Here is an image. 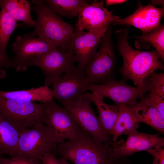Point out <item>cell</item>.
I'll return each instance as SVG.
<instances>
[{
  "instance_id": "1",
  "label": "cell",
  "mask_w": 164,
  "mask_h": 164,
  "mask_svg": "<svg viewBox=\"0 0 164 164\" xmlns=\"http://www.w3.org/2000/svg\"><path fill=\"white\" fill-rule=\"evenodd\" d=\"M110 141L98 143L82 129L73 138L59 143L52 153L74 164H131L127 157L110 155Z\"/></svg>"
},
{
  "instance_id": "16",
  "label": "cell",
  "mask_w": 164,
  "mask_h": 164,
  "mask_svg": "<svg viewBox=\"0 0 164 164\" xmlns=\"http://www.w3.org/2000/svg\"><path fill=\"white\" fill-rule=\"evenodd\" d=\"M164 7L158 8L149 4L139 7L129 16L118 20L115 24L132 26L140 29L142 34L149 33L159 27L164 15Z\"/></svg>"
},
{
  "instance_id": "21",
  "label": "cell",
  "mask_w": 164,
  "mask_h": 164,
  "mask_svg": "<svg viewBox=\"0 0 164 164\" xmlns=\"http://www.w3.org/2000/svg\"><path fill=\"white\" fill-rule=\"evenodd\" d=\"M139 122L126 105H120L118 115L112 132V141H117L121 135H128L137 130Z\"/></svg>"
},
{
  "instance_id": "37",
  "label": "cell",
  "mask_w": 164,
  "mask_h": 164,
  "mask_svg": "<svg viewBox=\"0 0 164 164\" xmlns=\"http://www.w3.org/2000/svg\"><path fill=\"white\" fill-rule=\"evenodd\" d=\"M1 1V0H0V2Z\"/></svg>"
},
{
  "instance_id": "20",
  "label": "cell",
  "mask_w": 164,
  "mask_h": 164,
  "mask_svg": "<svg viewBox=\"0 0 164 164\" xmlns=\"http://www.w3.org/2000/svg\"><path fill=\"white\" fill-rule=\"evenodd\" d=\"M0 7L4 9L15 19L21 21L30 27H34L36 21L32 18V10L29 2L26 0H2L0 2Z\"/></svg>"
},
{
  "instance_id": "17",
  "label": "cell",
  "mask_w": 164,
  "mask_h": 164,
  "mask_svg": "<svg viewBox=\"0 0 164 164\" xmlns=\"http://www.w3.org/2000/svg\"><path fill=\"white\" fill-rule=\"evenodd\" d=\"M127 106L139 123L146 124L164 134V118L145 96L140 101Z\"/></svg>"
},
{
  "instance_id": "29",
  "label": "cell",
  "mask_w": 164,
  "mask_h": 164,
  "mask_svg": "<svg viewBox=\"0 0 164 164\" xmlns=\"http://www.w3.org/2000/svg\"><path fill=\"white\" fill-rule=\"evenodd\" d=\"M13 67L11 60L7 55L0 53V79L5 77L7 74L6 70Z\"/></svg>"
},
{
  "instance_id": "25",
  "label": "cell",
  "mask_w": 164,
  "mask_h": 164,
  "mask_svg": "<svg viewBox=\"0 0 164 164\" xmlns=\"http://www.w3.org/2000/svg\"><path fill=\"white\" fill-rule=\"evenodd\" d=\"M24 24L18 23L3 8L0 11V53L6 55V49L9 38L15 29Z\"/></svg>"
},
{
  "instance_id": "14",
  "label": "cell",
  "mask_w": 164,
  "mask_h": 164,
  "mask_svg": "<svg viewBox=\"0 0 164 164\" xmlns=\"http://www.w3.org/2000/svg\"><path fill=\"white\" fill-rule=\"evenodd\" d=\"M91 101L85 94L77 102L65 108L77 122L97 142L99 143L111 141L112 136L106 134L101 128L97 117L91 107Z\"/></svg>"
},
{
  "instance_id": "13",
  "label": "cell",
  "mask_w": 164,
  "mask_h": 164,
  "mask_svg": "<svg viewBox=\"0 0 164 164\" xmlns=\"http://www.w3.org/2000/svg\"><path fill=\"white\" fill-rule=\"evenodd\" d=\"M127 136L126 141H110V153L112 157L115 158L127 157L138 152L146 151L157 146L164 147V138L160 136L159 133L149 134L136 130Z\"/></svg>"
},
{
  "instance_id": "9",
  "label": "cell",
  "mask_w": 164,
  "mask_h": 164,
  "mask_svg": "<svg viewBox=\"0 0 164 164\" xmlns=\"http://www.w3.org/2000/svg\"><path fill=\"white\" fill-rule=\"evenodd\" d=\"M77 61L73 53L70 50L64 51L57 47L32 61L29 67L39 68L45 77V86L48 87L63 73L73 68Z\"/></svg>"
},
{
  "instance_id": "7",
  "label": "cell",
  "mask_w": 164,
  "mask_h": 164,
  "mask_svg": "<svg viewBox=\"0 0 164 164\" xmlns=\"http://www.w3.org/2000/svg\"><path fill=\"white\" fill-rule=\"evenodd\" d=\"M56 47L51 41L35 38L29 33L18 36L12 45V52L14 54L11 60L13 67L18 71H25L32 61Z\"/></svg>"
},
{
  "instance_id": "18",
  "label": "cell",
  "mask_w": 164,
  "mask_h": 164,
  "mask_svg": "<svg viewBox=\"0 0 164 164\" xmlns=\"http://www.w3.org/2000/svg\"><path fill=\"white\" fill-rule=\"evenodd\" d=\"M85 95L97 107L99 114L97 119L102 130L106 134L111 136L113 128L118 115L120 106L105 103L104 101V97L95 92L90 93L86 92Z\"/></svg>"
},
{
  "instance_id": "33",
  "label": "cell",
  "mask_w": 164,
  "mask_h": 164,
  "mask_svg": "<svg viewBox=\"0 0 164 164\" xmlns=\"http://www.w3.org/2000/svg\"><path fill=\"white\" fill-rule=\"evenodd\" d=\"M57 160L60 164H70L68 162L66 159L63 157H60L57 159Z\"/></svg>"
},
{
  "instance_id": "6",
  "label": "cell",
  "mask_w": 164,
  "mask_h": 164,
  "mask_svg": "<svg viewBox=\"0 0 164 164\" xmlns=\"http://www.w3.org/2000/svg\"><path fill=\"white\" fill-rule=\"evenodd\" d=\"M98 50L86 65L84 74L91 84L97 85L114 80L115 55L109 28L100 39Z\"/></svg>"
},
{
  "instance_id": "23",
  "label": "cell",
  "mask_w": 164,
  "mask_h": 164,
  "mask_svg": "<svg viewBox=\"0 0 164 164\" xmlns=\"http://www.w3.org/2000/svg\"><path fill=\"white\" fill-rule=\"evenodd\" d=\"M44 3L55 14L73 18L77 16L81 9L89 3L84 0H44Z\"/></svg>"
},
{
  "instance_id": "34",
  "label": "cell",
  "mask_w": 164,
  "mask_h": 164,
  "mask_svg": "<svg viewBox=\"0 0 164 164\" xmlns=\"http://www.w3.org/2000/svg\"><path fill=\"white\" fill-rule=\"evenodd\" d=\"M153 5H161L162 6L164 5V1H156V0H152L151 1Z\"/></svg>"
},
{
  "instance_id": "11",
  "label": "cell",
  "mask_w": 164,
  "mask_h": 164,
  "mask_svg": "<svg viewBox=\"0 0 164 164\" xmlns=\"http://www.w3.org/2000/svg\"><path fill=\"white\" fill-rule=\"evenodd\" d=\"M104 4L103 1L94 0L84 6L77 15L76 29H86L91 32H105L111 24H115L121 18L113 15L104 7Z\"/></svg>"
},
{
  "instance_id": "32",
  "label": "cell",
  "mask_w": 164,
  "mask_h": 164,
  "mask_svg": "<svg viewBox=\"0 0 164 164\" xmlns=\"http://www.w3.org/2000/svg\"><path fill=\"white\" fill-rule=\"evenodd\" d=\"M125 0H106V6L116 5L117 4H121L126 2Z\"/></svg>"
},
{
  "instance_id": "24",
  "label": "cell",
  "mask_w": 164,
  "mask_h": 164,
  "mask_svg": "<svg viewBox=\"0 0 164 164\" xmlns=\"http://www.w3.org/2000/svg\"><path fill=\"white\" fill-rule=\"evenodd\" d=\"M136 46L138 49L145 47L146 43L151 44L159 53L161 60H164V26L160 25L149 33L136 36ZM144 47L143 48H144Z\"/></svg>"
},
{
  "instance_id": "8",
  "label": "cell",
  "mask_w": 164,
  "mask_h": 164,
  "mask_svg": "<svg viewBox=\"0 0 164 164\" xmlns=\"http://www.w3.org/2000/svg\"><path fill=\"white\" fill-rule=\"evenodd\" d=\"M90 83L84 74L75 67L64 73L52 84L54 98L63 105H72L80 100Z\"/></svg>"
},
{
  "instance_id": "35",
  "label": "cell",
  "mask_w": 164,
  "mask_h": 164,
  "mask_svg": "<svg viewBox=\"0 0 164 164\" xmlns=\"http://www.w3.org/2000/svg\"><path fill=\"white\" fill-rule=\"evenodd\" d=\"M3 154L1 151H0V158L3 156Z\"/></svg>"
},
{
  "instance_id": "12",
  "label": "cell",
  "mask_w": 164,
  "mask_h": 164,
  "mask_svg": "<svg viewBox=\"0 0 164 164\" xmlns=\"http://www.w3.org/2000/svg\"><path fill=\"white\" fill-rule=\"evenodd\" d=\"M45 103L46 124L59 143L74 138L82 129L71 114L53 100Z\"/></svg>"
},
{
  "instance_id": "28",
  "label": "cell",
  "mask_w": 164,
  "mask_h": 164,
  "mask_svg": "<svg viewBox=\"0 0 164 164\" xmlns=\"http://www.w3.org/2000/svg\"><path fill=\"white\" fill-rule=\"evenodd\" d=\"M0 164H43L39 160H34L26 158L16 157L8 159L3 156L0 158Z\"/></svg>"
},
{
  "instance_id": "26",
  "label": "cell",
  "mask_w": 164,
  "mask_h": 164,
  "mask_svg": "<svg viewBox=\"0 0 164 164\" xmlns=\"http://www.w3.org/2000/svg\"><path fill=\"white\" fill-rule=\"evenodd\" d=\"M148 79L151 85V88L158 95L164 98V73L155 72L151 73Z\"/></svg>"
},
{
  "instance_id": "30",
  "label": "cell",
  "mask_w": 164,
  "mask_h": 164,
  "mask_svg": "<svg viewBox=\"0 0 164 164\" xmlns=\"http://www.w3.org/2000/svg\"><path fill=\"white\" fill-rule=\"evenodd\" d=\"M146 152L152 156L157 164H164V147L157 146Z\"/></svg>"
},
{
  "instance_id": "5",
  "label": "cell",
  "mask_w": 164,
  "mask_h": 164,
  "mask_svg": "<svg viewBox=\"0 0 164 164\" xmlns=\"http://www.w3.org/2000/svg\"><path fill=\"white\" fill-rule=\"evenodd\" d=\"M0 116L19 132L35 125L47 121L45 103L0 99Z\"/></svg>"
},
{
  "instance_id": "15",
  "label": "cell",
  "mask_w": 164,
  "mask_h": 164,
  "mask_svg": "<svg viewBox=\"0 0 164 164\" xmlns=\"http://www.w3.org/2000/svg\"><path fill=\"white\" fill-rule=\"evenodd\" d=\"M105 32H85L76 28L69 39L67 50L71 51L78 62V70L84 74L88 61L97 53L101 37Z\"/></svg>"
},
{
  "instance_id": "2",
  "label": "cell",
  "mask_w": 164,
  "mask_h": 164,
  "mask_svg": "<svg viewBox=\"0 0 164 164\" xmlns=\"http://www.w3.org/2000/svg\"><path fill=\"white\" fill-rule=\"evenodd\" d=\"M129 26L115 32L117 48L123 61L120 72L122 81L130 80L135 86L139 87L146 82L151 73L156 70L163 71L164 67L156 50L144 51L135 50L130 46L128 41Z\"/></svg>"
},
{
  "instance_id": "4",
  "label": "cell",
  "mask_w": 164,
  "mask_h": 164,
  "mask_svg": "<svg viewBox=\"0 0 164 164\" xmlns=\"http://www.w3.org/2000/svg\"><path fill=\"white\" fill-rule=\"evenodd\" d=\"M59 143L46 124H37L19 132L14 157H24L38 160L45 154L52 153Z\"/></svg>"
},
{
  "instance_id": "36",
  "label": "cell",
  "mask_w": 164,
  "mask_h": 164,
  "mask_svg": "<svg viewBox=\"0 0 164 164\" xmlns=\"http://www.w3.org/2000/svg\"><path fill=\"white\" fill-rule=\"evenodd\" d=\"M152 164H157L156 162H155L154 161H153Z\"/></svg>"
},
{
  "instance_id": "10",
  "label": "cell",
  "mask_w": 164,
  "mask_h": 164,
  "mask_svg": "<svg viewBox=\"0 0 164 164\" xmlns=\"http://www.w3.org/2000/svg\"><path fill=\"white\" fill-rule=\"evenodd\" d=\"M151 88L148 80L143 86L133 87L127 85L125 82L113 80L100 84H90L88 90L95 92L104 97H108L118 105H133L137 101L138 98H141Z\"/></svg>"
},
{
  "instance_id": "3",
  "label": "cell",
  "mask_w": 164,
  "mask_h": 164,
  "mask_svg": "<svg viewBox=\"0 0 164 164\" xmlns=\"http://www.w3.org/2000/svg\"><path fill=\"white\" fill-rule=\"evenodd\" d=\"M31 2L34 5L32 10L37 19L33 30L29 34L51 41L61 50L67 51L68 40L75 30L74 27L52 12L43 0Z\"/></svg>"
},
{
  "instance_id": "27",
  "label": "cell",
  "mask_w": 164,
  "mask_h": 164,
  "mask_svg": "<svg viewBox=\"0 0 164 164\" xmlns=\"http://www.w3.org/2000/svg\"><path fill=\"white\" fill-rule=\"evenodd\" d=\"M145 97L164 118V98L158 95L151 89L148 94L145 95Z\"/></svg>"
},
{
  "instance_id": "31",
  "label": "cell",
  "mask_w": 164,
  "mask_h": 164,
  "mask_svg": "<svg viewBox=\"0 0 164 164\" xmlns=\"http://www.w3.org/2000/svg\"><path fill=\"white\" fill-rule=\"evenodd\" d=\"M39 160L43 164H60L51 153L45 154L40 157Z\"/></svg>"
},
{
  "instance_id": "22",
  "label": "cell",
  "mask_w": 164,
  "mask_h": 164,
  "mask_svg": "<svg viewBox=\"0 0 164 164\" xmlns=\"http://www.w3.org/2000/svg\"><path fill=\"white\" fill-rule=\"evenodd\" d=\"M19 132L10 123L0 116V151L15 157Z\"/></svg>"
},
{
  "instance_id": "19",
  "label": "cell",
  "mask_w": 164,
  "mask_h": 164,
  "mask_svg": "<svg viewBox=\"0 0 164 164\" xmlns=\"http://www.w3.org/2000/svg\"><path fill=\"white\" fill-rule=\"evenodd\" d=\"M54 98L52 90L45 85L26 90L11 91L0 90V99L46 103L53 101Z\"/></svg>"
}]
</instances>
